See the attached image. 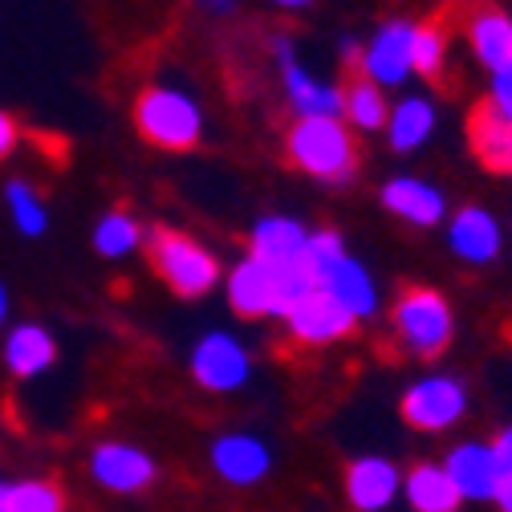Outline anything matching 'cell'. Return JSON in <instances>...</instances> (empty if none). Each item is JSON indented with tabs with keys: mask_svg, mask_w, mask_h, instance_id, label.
<instances>
[{
	"mask_svg": "<svg viewBox=\"0 0 512 512\" xmlns=\"http://www.w3.org/2000/svg\"><path fill=\"white\" fill-rule=\"evenodd\" d=\"M285 155L317 183H350L358 171V143L342 118H297L285 135Z\"/></svg>",
	"mask_w": 512,
	"mask_h": 512,
	"instance_id": "cell-1",
	"label": "cell"
},
{
	"mask_svg": "<svg viewBox=\"0 0 512 512\" xmlns=\"http://www.w3.org/2000/svg\"><path fill=\"white\" fill-rule=\"evenodd\" d=\"M147 256H151V269L159 273V281L171 293L187 297V301L208 297L220 285L216 252L204 248L196 236H187V232H175V228L147 232Z\"/></svg>",
	"mask_w": 512,
	"mask_h": 512,
	"instance_id": "cell-2",
	"label": "cell"
},
{
	"mask_svg": "<svg viewBox=\"0 0 512 512\" xmlns=\"http://www.w3.org/2000/svg\"><path fill=\"white\" fill-rule=\"evenodd\" d=\"M139 135L159 151H191L204 139V110L179 86H147L135 98Z\"/></svg>",
	"mask_w": 512,
	"mask_h": 512,
	"instance_id": "cell-3",
	"label": "cell"
},
{
	"mask_svg": "<svg viewBox=\"0 0 512 512\" xmlns=\"http://www.w3.org/2000/svg\"><path fill=\"white\" fill-rule=\"evenodd\" d=\"M391 326H395L399 346L411 358H439L447 346H452L456 313H452V305H447V297L439 289L415 285V289L399 293V301L391 309Z\"/></svg>",
	"mask_w": 512,
	"mask_h": 512,
	"instance_id": "cell-4",
	"label": "cell"
},
{
	"mask_svg": "<svg viewBox=\"0 0 512 512\" xmlns=\"http://www.w3.org/2000/svg\"><path fill=\"white\" fill-rule=\"evenodd\" d=\"M273 57L281 66V86H285V98H289L297 118H342V106H346L342 86L313 78L301 66L297 45L289 37H273Z\"/></svg>",
	"mask_w": 512,
	"mask_h": 512,
	"instance_id": "cell-5",
	"label": "cell"
},
{
	"mask_svg": "<svg viewBox=\"0 0 512 512\" xmlns=\"http://www.w3.org/2000/svg\"><path fill=\"white\" fill-rule=\"evenodd\" d=\"M399 411H403V423L415 431H443L464 419L468 391H464V382L447 378V374H427L407 387Z\"/></svg>",
	"mask_w": 512,
	"mask_h": 512,
	"instance_id": "cell-6",
	"label": "cell"
},
{
	"mask_svg": "<svg viewBox=\"0 0 512 512\" xmlns=\"http://www.w3.org/2000/svg\"><path fill=\"white\" fill-rule=\"evenodd\" d=\"M411 45H415V21H382L374 29V37L362 45V61H358V70L366 82H374L378 90H395L403 86L415 66H411Z\"/></svg>",
	"mask_w": 512,
	"mask_h": 512,
	"instance_id": "cell-7",
	"label": "cell"
},
{
	"mask_svg": "<svg viewBox=\"0 0 512 512\" xmlns=\"http://www.w3.org/2000/svg\"><path fill=\"white\" fill-rule=\"evenodd\" d=\"M252 374V358L248 350L240 346V338L224 334V330H212L196 342V350H191V378L200 382L204 391L212 395H232L240 391L244 382Z\"/></svg>",
	"mask_w": 512,
	"mask_h": 512,
	"instance_id": "cell-8",
	"label": "cell"
},
{
	"mask_svg": "<svg viewBox=\"0 0 512 512\" xmlns=\"http://www.w3.org/2000/svg\"><path fill=\"white\" fill-rule=\"evenodd\" d=\"M354 317L326 293V289H313L309 297L297 301V309L285 317V330L297 346H309V350H322V346H334L342 338L354 334Z\"/></svg>",
	"mask_w": 512,
	"mask_h": 512,
	"instance_id": "cell-9",
	"label": "cell"
},
{
	"mask_svg": "<svg viewBox=\"0 0 512 512\" xmlns=\"http://www.w3.org/2000/svg\"><path fill=\"white\" fill-rule=\"evenodd\" d=\"M378 204L387 208L395 220L411 224V228H439L447 220V196L443 187H435L431 179L419 175H395L378 187Z\"/></svg>",
	"mask_w": 512,
	"mask_h": 512,
	"instance_id": "cell-10",
	"label": "cell"
},
{
	"mask_svg": "<svg viewBox=\"0 0 512 512\" xmlns=\"http://www.w3.org/2000/svg\"><path fill=\"white\" fill-rule=\"evenodd\" d=\"M447 248H452L464 265L484 269L504 248V228L488 208L464 204V208H456L452 216H447Z\"/></svg>",
	"mask_w": 512,
	"mask_h": 512,
	"instance_id": "cell-11",
	"label": "cell"
},
{
	"mask_svg": "<svg viewBox=\"0 0 512 512\" xmlns=\"http://www.w3.org/2000/svg\"><path fill=\"white\" fill-rule=\"evenodd\" d=\"M90 472L102 488H110L118 496L143 492L159 476L155 460L143 452V447H131V443H98L94 456H90Z\"/></svg>",
	"mask_w": 512,
	"mask_h": 512,
	"instance_id": "cell-12",
	"label": "cell"
},
{
	"mask_svg": "<svg viewBox=\"0 0 512 512\" xmlns=\"http://www.w3.org/2000/svg\"><path fill=\"white\" fill-rule=\"evenodd\" d=\"M224 293H228V305L232 313L240 317H273V305H277V269L256 261V256H240V261L228 269L224 277Z\"/></svg>",
	"mask_w": 512,
	"mask_h": 512,
	"instance_id": "cell-13",
	"label": "cell"
},
{
	"mask_svg": "<svg viewBox=\"0 0 512 512\" xmlns=\"http://www.w3.org/2000/svg\"><path fill=\"white\" fill-rule=\"evenodd\" d=\"M464 37L472 57L488 74H500L512 66V17L496 5H476L464 21Z\"/></svg>",
	"mask_w": 512,
	"mask_h": 512,
	"instance_id": "cell-14",
	"label": "cell"
},
{
	"mask_svg": "<svg viewBox=\"0 0 512 512\" xmlns=\"http://www.w3.org/2000/svg\"><path fill=\"white\" fill-rule=\"evenodd\" d=\"M447 476L464 500H496L504 468L492 452V443H460L447 456Z\"/></svg>",
	"mask_w": 512,
	"mask_h": 512,
	"instance_id": "cell-15",
	"label": "cell"
},
{
	"mask_svg": "<svg viewBox=\"0 0 512 512\" xmlns=\"http://www.w3.org/2000/svg\"><path fill=\"white\" fill-rule=\"evenodd\" d=\"M309 244V228L297 216H261L248 232V256L265 261L273 269L297 265Z\"/></svg>",
	"mask_w": 512,
	"mask_h": 512,
	"instance_id": "cell-16",
	"label": "cell"
},
{
	"mask_svg": "<svg viewBox=\"0 0 512 512\" xmlns=\"http://www.w3.org/2000/svg\"><path fill=\"white\" fill-rule=\"evenodd\" d=\"M403 488V476L391 460L382 456H362L346 468V500L358 508V512H382L395 492Z\"/></svg>",
	"mask_w": 512,
	"mask_h": 512,
	"instance_id": "cell-17",
	"label": "cell"
},
{
	"mask_svg": "<svg viewBox=\"0 0 512 512\" xmlns=\"http://www.w3.org/2000/svg\"><path fill=\"white\" fill-rule=\"evenodd\" d=\"M435 122H439V114L427 94H403L399 102H391V118H387V131L382 135H387V147L395 155H415L419 147L431 143Z\"/></svg>",
	"mask_w": 512,
	"mask_h": 512,
	"instance_id": "cell-18",
	"label": "cell"
},
{
	"mask_svg": "<svg viewBox=\"0 0 512 512\" xmlns=\"http://www.w3.org/2000/svg\"><path fill=\"white\" fill-rule=\"evenodd\" d=\"M212 468L244 488V484H256V480H265L269 468H273V456H269V447L256 439V435H220L212 443Z\"/></svg>",
	"mask_w": 512,
	"mask_h": 512,
	"instance_id": "cell-19",
	"label": "cell"
},
{
	"mask_svg": "<svg viewBox=\"0 0 512 512\" xmlns=\"http://www.w3.org/2000/svg\"><path fill=\"white\" fill-rule=\"evenodd\" d=\"M317 289H326V293L354 317V322H366V317L378 313V285H374L370 269L358 261V256H350V252L326 273V281L317 285Z\"/></svg>",
	"mask_w": 512,
	"mask_h": 512,
	"instance_id": "cell-20",
	"label": "cell"
},
{
	"mask_svg": "<svg viewBox=\"0 0 512 512\" xmlns=\"http://www.w3.org/2000/svg\"><path fill=\"white\" fill-rule=\"evenodd\" d=\"M468 147L480 159V167L496 175H512V122L500 118L488 102H480L468 114Z\"/></svg>",
	"mask_w": 512,
	"mask_h": 512,
	"instance_id": "cell-21",
	"label": "cell"
},
{
	"mask_svg": "<svg viewBox=\"0 0 512 512\" xmlns=\"http://www.w3.org/2000/svg\"><path fill=\"white\" fill-rule=\"evenodd\" d=\"M5 362L17 378H37L57 362V342L49 338L45 326L25 322L5 338Z\"/></svg>",
	"mask_w": 512,
	"mask_h": 512,
	"instance_id": "cell-22",
	"label": "cell"
},
{
	"mask_svg": "<svg viewBox=\"0 0 512 512\" xmlns=\"http://www.w3.org/2000/svg\"><path fill=\"white\" fill-rule=\"evenodd\" d=\"M403 492L415 512H456L464 500L456 492L452 476H447V468H439V464H415L403 476Z\"/></svg>",
	"mask_w": 512,
	"mask_h": 512,
	"instance_id": "cell-23",
	"label": "cell"
},
{
	"mask_svg": "<svg viewBox=\"0 0 512 512\" xmlns=\"http://www.w3.org/2000/svg\"><path fill=\"white\" fill-rule=\"evenodd\" d=\"M346 106H342V122L358 135H374V131H387V118H391V102L387 90H378L366 78H354L346 90Z\"/></svg>",
	"mask_w": 512,
	"mask_h": 512,
	"instance_id": "cell-24",
	"label": "cell"
},
{
	"mask_svg": "<svg viewBox=\"0 0 512 512\" xmlns=\"http://www.w3.org/2000/svg\"><path fill=\"white\" fill-rule=\"evenodd\" d=\"M0 512H66V492L53 480H0Z\"/></svg>",
	"mask_w": 512,
	"mask_h": 512,
	"instance_id": "cell-25",
	"label": "cell"
},
{
	"mask_svg": "<svg viewBox=\"0 0 512 512\" xmlns=\"http://www.w3.org/2000/svg\"><path fill=\"white\" fill-rule=\"evenodd\" d=\"M143 240H147V232H143V224L131 212H106L94 224V248H98V256H110V261L131 256Z\"/></svg>",
	"mask_w": 512,
	"mask_h": 512,
	"instance_id": "cell-26",
	"label": "cell"
},
{
	"mask_svg": "<svg viewBox=\"0 0 512 512\" xmlns=\"http://www.w3.org/2000/svg\"><path fill=\"white\" fill-rule=\"evenodd\" d=\"M5 204H9V216H13V224H17L21 236H45L49 208H45L41 191L29 179H9L5 183Z\"/></svg>",
	"mask_w": 512,
	"mask_h": 512,
	"instance_id": "cell-27",
	"label": "cell"
},
{
	"mask_svg": "<svg viewBox=\"0 0 512 512\" xmlns=\"http://www.w3.org/2000/svg\"><path fill=\"white\" fill-rule=\"evenodd\" d=\"M411 66L419 78H439L447 66V33L439 25L415 21V45H411Z\"/></svg>",
	"mask_w": 512,
	"mask_h": 512,
	"instance_id": "cell-28",
	"label": "cell"
},
{
	"mask_svg": "<svg viewBox=\"0 0 512 512\" xmlns=\"http://www.w3.org/2000/svg\"><path fill=\"white\" fill-rule=\"evenodd\" d=\"M342 256H346L342 236H338L334 228H317V232H309V244H305V256H301V261H305V269L313 273V281L322 285L326 273L342 261Z\"/></svg>",
	"mask_w": 512,
	"mask_h": 512,
	"instance_id": "cell-29",
	"label": "cell"
},
{
	"mask_svg": "<svg viewBox=\"0 0 512 512\" xmlns=\"http://www.w3.org/2000/svg\"><path fill=\"white\" fill-rule=\"evenodd\" d=\"M484 102H488L500 118H508V122H512V66L488 78V98H484Z\"/></svg>",
	"mask_w": 512,
	"mask_h": 512,
	"instance_id": "cell-30",
	"label": "cell"
},
{
	"mask_svg": "<svg viewBox=\"0 0 512 512\" xmlns=\"http://www.w3.org/2000/svg\"><path fill=\"white\" fill-rule=\"evenodd\" d=\"M17 139H21V126H17V118H13L9 110H0V159L13 155Z\"/></svg>",
	"mask_w": 512,
	"mask_h": 512,
	"instance_id": "cell-31",
	"label": "cell"
},
{
	"mask_svg": "<svg viewBox=\"0 0 512 512\" xmlns=\"http://www.w3.org/2000/svg\"><path fill=\"white\" fill-rule=\"evenodd\" d=\"M492 452H496V460H500L504 476H512V427H504V431L492 439Z\"/></svg>",
	"mask_w": 512,
	"mask_h": 512,
	"instance_id": "cell-32",
	"label": "cell"
},
{
	"mask_svg": "<svg viewBox=\"0 0 512 512\" xmlns=\"http://www.w3.org/2000/svg\"><path fill=\"white\" fill-rule=\"evenodd\" d=\"M196 5L204 13H212V17H232L236 13V0H196Z\"/></svg>",
	"mask_w": 512,
	"mask_h": 512,
	"instance_id": "cell-33",
	"label": "cell"
},
{
	"mask_svg": "<svg viewBox=\"0 0 512 512\" xmlns=\"http://www.w3.org/2000/svg\"><path fill=\"white\" fill-rule=\"evenodd\" d=\"M338 53H342V61H362V45H358L354 37H342V45H338Z\"/></svg>",
	"mask_w": 512,
	"mask_h": 512,
	"instance_id": "cell-34",
	"label": "cell"
},
{
	"mask_svg": "<svg viewBox=\"0 0 512 512\" xmlns=\"http://www.w3.org/2000/svg\"><path fill=\"white\" fill-rule=\"evenodd\" d=\"M496 504H500L504 512H512V476H504V480H500V492H496Z\"/></svg>",
	"mask_w": 512,
	"mask_h": 512,
	"instance_id": "cell-35",
	"label": "cell"
},
{
	"mask_svg": "<svg viewBox=\"0 0 512 512\" xmlns=\"http://www.w3.org/2000/svg\"><path fill=\"white\" fill-rule=\"evenodd\" d=\"M273 9H289V13H297V9H305V5H313V0H269Z\"/></svg>",
	"mask_w": 512,
	"mask_h": 512,
	"instance_id": "cell-36",
	"label": "cell"
},
{
	"mask_svg": "<svg viewBox=\"0 0 512 512\" xmlns=\"http://www.w3.org/2000/svg\"><path fill=\"white\" fill-rule=\"evenodd\" d=\"M5 317H9V293H5V285H0V326H5Z\"/></svg>",
	"mask_w": 512,
	"mask_h": 512,
	"instance_id": "cell-37",
	"label": "cell"
}]
</instances>
